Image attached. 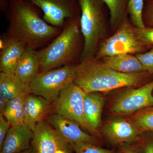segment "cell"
<instances>
[{
  "instance_id": "cell-1",
  "label": "cell",
  "mask_w": 153,
  "mask_h": 153,
  "mask_svg": "<svg viewBox=\"0 0 153 153\" xmlns=\"http://www.w3.org/2000/svg\"><path fill=\"white\" fill-rule=\"evenodd\" d=\"M37 8L28 0L10 1L9 6V36L35 49L57 37L62 31L45 22Z\"/></svg>"
},
{
  "instance_id": "cell-2",
  "label": "cell",
  "mask_w": 153,
  "mask_h": 153,
  "mask_svg": "<svg viewBox=\"0 0 153 153\" xmlns=\"http://www.w3.org/2000/svg\"><path fill=\"white\" fill-rule=\"evenodd\" d=\"M150 74L148 72L121 73L111 68L102 59L94 57L82 60L76 65L73 82L85 93L108 92L140 85Z\"/></svg>"
},
{
  "instance_id": "cell-3",
  "label": "cell",
  "mask_w": 153,
  "mask_h": 153,
  "mask_svg": "<svg viewBox=\"0 0 153 153\" xmlns=\"http://www.w3.org/2000/svg\"><path fill=\"white\" fill-rule=\"evenodd\" d=\"M79 19L80 17L68 22L49 45L36 51L40 65L39 72L68 65L76 58L80 50L82 37Z\"/></svg>"
},
{
  "instance_id": "cell-4",
  "label": "cell",
  "mask_w": 153,
  "mask_h": 153,
  "mask_svg": "<svg viewBox=\"0 0 153 153\" xmlns=\"http://www.w3.org/2000/svg\"><path fill=\"white\" fill-rule=\"evenodd\" d=\"M79 24L83 39L81 61L95 57L100 43L106 35L105 23L109 10L102 0H79Z\"/></svg>"
},
{
  "instance_id": "cell-5",
  "label": "cell",
  "mask_w": 153,
  "mask_h": 153,
  "mask_svg": "<svg viewBox=\"0 0 153 153\" xmlns=\"http://www.w3.org/2000/svg\"><path fill=\"white\" fill-rule=\"evenodd\" d=\"M130 23L127 18L114 35L102 40L95 57L102 59L120 54L136 55L147 52L148 46L141 43L136 37L134 26Z\"/></svg>"
},
{
  "instance_id": "cell-6",
  "label": "cell",
  "mask_w": 153,
  "mask_h": 153,
  "mask_svg": "<svg viewBox=\"0 0 153 153\" xmlns=\"http://www.w3.org/2000/svg\"><path fill=\"white\" fill-rule=\"evenodd\" d=\"M75 73L76 66L71 65L39 72L30 83L31 93L53 103L61 91L74 82Z\"/></svg>"
},
{
  "instance_id": "cell-7",
  "label": "cell",
  "mask_w": 153,
  "mask_h": 153,
  "mask_svg": "<svg viewBox=\"0 0 153 153\" xmlns=\"http://www.w3.org/2000/svg\"><path fill=\"white\" fill-rule=\"evenodd\" d=\"M85 94L80 87L72 82L61 91L54 102V113L74 121L96 137L99 136V132L89 125L84 114L83 101Z\"/></svg>"
},
{
  "instance_id": "cell-8",
  "label": "cell",
  "mask_w": 153,
  "mask_h": 153,
  "mask_svg": "<svg viewBox=\"0 0 153 153\" xmlns=\"http://www.w3.org/2000/svg\"><path fill=\"white\" fill-rule=\"evenodd\" d=\"M153 105V80L142 86L128 87L115 97L110 113L115 117H125Z\"/></svg>"
},
{
  "instance_id": "cell-9",
  "label": "cell",
  "mask_w": 153,
  "mask_h": 153,
  "mask_svg": "<svg viewBox=\"0 0 153 153\" xmlns=\"http://www.w3.org/2000/svg\"><path fill=\"white\" fill-rule=\"evenodd\" d=\"M43 13V19L49 25L61 29L68 22L79 18V0H28Z\"/></svg>"
},
{
  "instance_id": "cell-10",
  "label": "cell",
  "mask_w": 153,
  "mask_h": 153,
  "mask_svg": "<svg viewBox=\"0 0 153 153\" xmlns=\"http://www.w3.org/2000/svg\"><path fill=\"white\" fill-rule=\"evenodd\" d=\"M33 132L31 143L33 153H55L59 149L71 153L69 144L46 120L37 124Z\"/></svg>"
},
{
  "instance_id": "cell-11",
  "label": "cell",
  "mask_w": 153,
  "mask_h": 153,
  "mask_svg": "<svg viewBox=\"0 0 153 153\" xmlns=\"http://www.w3.org/2000/svg\"><path fill=\"white\" fill-rule=\"evenodd\" d=\"M102 131L110 142L116 145L137 142L140 140L142 134L131 121L125 117H117L107 121Z\"/></svg>"
},
{
  "instance_id": "cell-12",
  "label": "cell",
  "mask_w": 153,
  "mask_h": 153,
  "mask_svg": "<svg viewBox=\"0 0 153 153\" xmlns=\"http://www.w3.org/2000/svg\"><path fill=\"white\" fill-rule=\"evenodd\" d=\"M45 119L60 136L69 144L87 142L98 144V140L96 137L83 131L78 124L66 117L53 113L47 115Z\"/></svg>"
},
{
  "instance_id": "cell-13",
  "label": "cell",
  "mask_w": 153,
  "mask_h": 153,
  "mask_svg": "<svg viewBox=\"0 0 153 153\" xmlns=\"http://www.w3.org/2000/svg\"><path fill=\"white\" fill-rule=\"evenodd\" d=\"M33 136V131L25 123L11 126L1 153H17L30 149Z\"/></svg>"
},
{
  "instance_id": "cell-14",
  "label": "cell",
  "mask_w": 153,
  "mask_h": 153,
  "mask_svg": "<svg viewBox=\"0 0 153 153\" xmlns=\"http://www.w3.org/2000/svg\"><path fill=\"white\" fill-rule=\"evenodd\" d=\"M1 41V72L14 74L18 61L28 46L23 41L9 35Z\"/></svg>"
},
{
  "instance_id": "cell-15",
  "label": "cell",
  "mask_w": 153,
  "mask_h": 153,
  "mask_svg": "<svg viewBox=\"0 0 153 153\" xmlns=\"http://www.w3.org/2000/svg\"><path fill=\"white\" fill-rule=\"evenodd\" d=\"M51 102L43 97L29 94L25 102V123L34 131L37 124L44 120Z\"/></svg>"
},
{
  "instance_id": "cell-16",
  "label": "cell",
  "mask_w": 153,
  "mask_h": 153,
  "mask_svg": "<svg viewBox=\"0 0 153 153\" xmlns=\"http://www.w3.org/2000/svg\"><path fill=\"white\" fill-rule=\"evenodd\" d=\"M39 71L40 65L36 51L28 47L18 61L14 74L22 82L30 84Z\"/></svg>"
},
{
  "instance_id": "cell-17",
  "label": "cell",
  "mask_w": 153,
  "mask_h": 153,
  "mask_svg": "<svg viewBox=\"0 0 153 153\" xmlns=\"http://www.w3.org/2000/svg\"><path fill=\"white\" fill-rule=\"evenodd\" d=\"M102 59L111 68L121 73L134 74L147 72L137 57L133 54H120Z\"/></svg>"
},
{
  "instance_id": "cell-18",
  "label": "cell",
  "mask_w": 153,
  "mask_h": 153,
  "mask_svg": "<svg viewBox=\"0 0 153 153\" xmlns=\"http://www.w3.org/2000/svg\"><path fill=\"white\" fill-rule=\"evenodd\" d=\"M30 93V84L22 82L13 74L1 72L0 94L3 96L7 101Z\"/></svg>"
},
{
  "instance_id": "cell-19",
  "label": "cell",
  "mask_w": 153,
  "mask_h": 153,
  "mask_svg": "<svg viewBox=\"0 0 153 153\" xmlns=\"http://www.w3.org/2000/svg\"><path fill=\"white\" fill-rule=\"evenodd\" d=\"M104 103L103 97L97 92L85 93L83 101L84 114L89 125L96 130L101 124V115Z\"/></svg>"
},
{
  "instance_id": "cell-20",
  "label": "cell",
  "mask_w": 153,
  "mask_h": 153,
  "mask_svg": "<svg viewBox=\"0 0 153 153\" xmlns=\"http://www.w3.org/2000/svg\"><path fill=\"white\" fill-rule=\"evenodd\" d=\"M109 12L110 23L114 30H116L127 18L129 0H102Z\"/></svg>"
},
{
  "instance_id": "cell-21",
  "label": "cell",
  "mask_w": 153,
  "mask_h": 153,
  "mask_svg": "<svg viewBox=\"0 0 153 153\" xmlns=\"http://www.w3.org/2000/svg\"><path fill=\"white\" fill-rule=\"evenodd\" d=\"M125 117L131 121L142 134L153 132V105Z\"/></svg>"
},
{
  "instance_id": "cell-22",
  "label": "cell",
  "mask_w": 153,
  "mask_h": 153,
  "mask_svg": "<svg viewBox=\"0 0 153 153\" xmlns=\"http://www.w3.org/2000/svg\"><path fill=\"white\" fill-rule=\"evenodd\" d=\"M145 0H129L128 5V14L131 23L135 27H146L143 21V10Z\"/></svg>"
},
{
  "instance_id": "cell-23",
  "label": "cell",
  "mask_w": 153,
  "mask_h": 153,
  "mask_svg": "<svg viewBox=\"0 0 153 153\" xmlns=\"http://www.w3.org/2000/svg\"><path fill=\"white\" fill-rule=\"evenodd\" d=\"M69 145L72 151L76 153H116L114 151L102 149L90 143H71Z\"/></svg>"
},
{
  "instance_id": "cell-24",
  "label": "cell",
  "mask_w": 153,
  "mask_h": 153,
  "mask_svg": "<svg viewBox=\"0 0 153 153\" xmlns=\"http://www.w3.org/2000/svg\"><path fill=\"white\" fill-rule=\"evenodd\" d=\"M134 30L136 37L139 41L148 47L153 45V27L143 28L134 27Z\"/></svg>"
},
{
  "instance_id": "cell-25",
  "label": "cell",
  "mask_w": 153,
  "mask_h": 153,
  "mask_svg": "<svg viewBox=\"0 0 153 153\" xmlns=\"http://www.w3.org/2000/svg\"><path fill=\"white\" fill-rule=\"evenodd\" d=\"M27 94L20 96L7 102L5 109L2 113L7 120L9 121L15 111L21 105L25 104V99Z\"/></svg>"
},
{
  "instance_id": "cell-26",
  "label": "cell",
  "mask_w": 153,
  "mask_h": 153,
  "mask_svg": "<svg viewBox=\"0 0 153 153\" xmlns=\"http://www.w3.org/2000/svg\"><path fill=\"white\" fill-rule=\"evenodd\" d=\"M135 55L139 60L146 71L150 74H153V47L148 52Z\"/></svg>"
},
{
  "instance_id": "cell-27",
  "label": "cell",
  "mask_w": 153,
  "mask_h": 153,
  "mask_svg": "<svg viewBox=\"0 0 153 153\" xmlns=\"http://www.w3.org/2000/svg\"><path fill=\"white\" fill-rule=\"evenodd\" d=\"M143 18L146 27H153V0L147 1L145 5Z\"/></svg>"
},
{
  "instance_id": "cell-28",
  "label": "cell",
  "mask_w": 153,
  "mask_h": 153,
  "mask_svg": "<svg viewBox=\"0 0 153 153\" xmlns=\"http://www.w3.org/2000/svg\"><path fill=\"white\" fill-rule=\"evenodd\" d=\"M11 126L2 113H0V149L2 146L6 136Z\"/></svg>"
},
{
  "instance_id": "cell-29",
  "label": "cell",
  "mask_w": 153,
  "mask_h": 153,
  "mask_svg": "<svg viewBox=\"0 0 153 153\" xmlns=\"http://www.w3.org/2000/svg\"><path fill=\"white\" fill-rule=\"evenodd\" d=\"M142 153H153V134L148 135L143 138Z\"/></svg>"
},
{
  "instance_id": "cell-30",
  "label": "cell",
  "mask_w": 153,
  "mask_h": 153,
  "mask_svg": "<svg viewBox=\"0 0 153 153\" xmlns=\"http://www.w3.org/2000/svg\"><path fill=\"white\" fill-rule=\"evenodd\" d=\"M137 145H128L123 148V153H142V148Z\"/></svg>"
},
{
  "instance_id": "cell-31",
  "label": "cell",
  "mask_w": 153,
  "mask_h": 153,
  "mask_svg": "<svg viewBox=\"0 0 153 153\" xmlns=\"http://www.w3.org/2000/svg\"><path fill=\"white\" fill-rule=\"evenodd\" d=\"M7 101L2 95L0 94V112L3 113L7 106Z\"/></svg>"
},
{
  "instance_id": "cell-32",
  "label": "cell",
  "mask_w": 153,
  "mask_h": 153,
  "mask_svg": "<svg viewBox=\"0 0 153 153\" xmlns=\"http://www.w3.org/2000/svg\"><path fill=\"white\" fill-rule=\"evenodd\" d=\"M17 153H33L32 152V148H30V149H28L27 150H26L23 151V152H20Z\"/></svg>"
},
{
  "instance_id": "cell-33",
  "label": "cell",
  "mask_w": 153,
  "mask_h": 153,
  "mask_svg": "<svg viewBox=\"0 0 153 153\" xmlns=\"http://www.w3.org/2000/svg\"><path fill=\"white\" fill-rule=\"evenodd\" d=\"M55 153H67L66 151L63 150V149H59L56 151Z\"/></svg>"
},
{
  "instance_id": "cell-34",
  "label": "cell",
  "mask_w": 153,
  "mask_h": 153,
  "mask_svg": "<svg viewBox=\"0 0 153 153\" xmlns=\"http://www.w3.org/2000/svg\"><path fill=\"white\" fill-rule=\"evenodd\" d=\"M10 1H20V0H10Z\"/></svg>"
},
{
  "instance_id": "cell-35",
  "label": "cell",
  "mask_w": 153,
  "mask_h": 153,
  "mask_svg": "<svg viewBox=\"0 0 153 153\" xmlns=\"http://www.w3.org/2000/svg\"><path fill=\"white\" fill-rule=\"evenodd\" d=\"M146 1H149V0H146Z\"/></svg>"
}]
</instances>
